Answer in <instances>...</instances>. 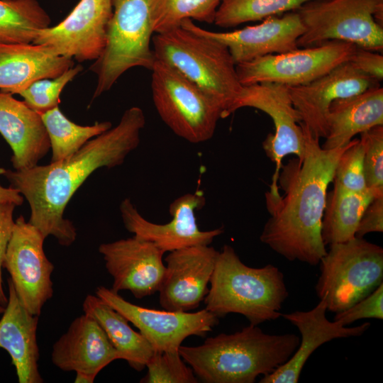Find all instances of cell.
Masks as SVG:
<instances>
[{"mask_svg": "<svg viewBox=\"0 0 383 383\" xmlns=\"http://www.w3.org/2000/svg\"><path fill=\"white\" fill-rule=\"evenodd\" d=\"M145 125L142 109L132 106L115 127L90 139L70 157L23 170L0 168V174L28 201V222L45 238L52 235L60 245L70 246L77 238L74 224L64 217L70 200L95 170L122 165L139 145Z\"/></svg>", "mask_w": 383, "mask_h": 383, "instance_id": "1", "label": "cell"}, {"mask_svg": "<svg viewBox=\"0 0 383 383\" xmlns=\"http://www.w3.org/2000/svg\"><path fill=\"white\" fill-rule=\"evenodd\" d=\"M300 125L305 139L304 159H291L282 165L278 182L284 194L265 199L270 217L260 240L289 261L316 265L327 252L321 224L328 187L349 143L324 149L319 139L301 123Z\"/></svg>", "mask_w": 383, "mask_h": 383, "instance_id": "2", "label": "cell"}, {"mask_svg": "<svg viewBox=\"0 0 383 383\" xmlns=\"http://www.w3.org/2000/svg\"><path fill=\"white\" fill-rule=\"evenodd\" d=\"M294 333L268 334L250 324L234 333H220L179 353L194 373L206 383H253L287 362L297 349Z\"/></svg>", "mask_w": 383, "mask_h": 383, "instance_id": "3", "label": "cell"}, {"mask_svg": "<svg viewBox=\"0 0 383 383\" xmlns=\"http://www.w3.org/2000/svg\"><path fill=\"white\" fill-rule=\"evenodd\" d=\"M210 284L204 299L206 309L218 318L241 314L254 326L279 318L289 296L278 267L271 264L249 267L228 245L218 252Z\"/></svg>", "mask_w": 383, "mask_h": 383, "instance_id": "4", "label": "cell"}, {"mask_svg": "<svg viewBox=\"0 0 383 383\" xmlns=\"http://www.w3.org/2000/svg\"><path fill=\"white\" fill-rule=\"evenodd\" d=\"M156 60L169 64L196 84L221 109L223 118L238 96L240 84L228 48L187 26L152 38Z\"/></svg>", "mask_w": 383, "mask_h": 383, "instance_id": "5", "label": "cell"}, {"mask_svg": "<svg viewBox=\"0 0 383 383\" xmlns=\"http://www.w3.org/2000/svg\"><path fill=\"white\" fill-rule=\"evenodd\" d=\"M106 47L89 70L97 77L92 100L110 90L133 67L151 70L155 57L150 0H112Z\"/></svg>", "mask_w": 383, "mask_h": 383, "instance_id": "6", "label": "cell"}, {"mask_svg": "<svg viewBox=\"0 0 383 383\" xmlns=\"http://www.w3.org/2000/svg\"><path fill=\"white\" fill-rule=\"evenodd\" d=\"M315 289L327 311L338 313L383 284V249L363 238L334 243L321 258Z\"/></svg>", "mask_w": 383, "mask_h": 383, "instance_id": "7", "label": "cell"}, {"mask_svg": "<svg viewBox=\"0 0 383 383\" xmlns=\"http://www.w3.org/2000/svg\"><path fill=\"white\" fill-rule=\"evenodd\" d=\"M296 11L305 28L299 48L341 40L382 52L383 0H313Z\"/></svg>", "mask_w": 383, "mask_h": 383, "instance_id": "8", "label": "cell"}, {"mask_svg": "<svg viewBox=\"0 0 383 383\" xmlns=\"http://www.w3.org/2000/svg\"><path fill=\"white\" fill-rule=\"evenodd\" d=\"M150 70L152 101L162 121L189 143L210 140L223 118L218 104L169 64L155 59Z\"/></svg>", "mask_w": 383, "mask_h": 383, "instance_id": "9", "label": "cell"}, {"mask_svg": "<svg viewBox=\"0 0 383 383\" xmlns=\"http://www.w3.org/2000/svg\"><path fill=\"white\" fill-rule=\"evenodd\" d=\"M356 48L351 43L330 40L240 63L236 65V72L243 86L260 83L304 85L348 62Z\"/></svg>", "mask_w": 383, "mask_h": 383, "instance_id": "10", "label": "cell"}, {"mask_svg": "<svg viewBox=\"0 0 383 383\" xmlns=\"http://www.w3.org/2000/svg\"><path fill=\"white\" fill-rule=\"evenodd\" d=\"M244 107L259 109L273 121L274 132L267 135L262 148L275 164L272 184L265 196L277 197L280 194L278 179L283 158L288 155H295L301 161L304 157L305 139L299 114L293 105L287 87L277 83L243 86L231 107L230 115Z\"/></svg>", "mask_w": 383, "mask_h": 383, "instance_id": "11", "label": "cell"}, {"mask_svg": "<svg viewBox=\"0 0 383 383\" xmlns=\"http://www.w3.org/2000/svg\"><path fill=\"white\" fill-rule=\"evenodd\" d=\"M45 239L38 228L23 216H18L3 262L21 302L30 313L38 316L53 294L54 265L45 253Z\"/></svg>", "mask_w": 383, "mask_h": 383, "instance_id": "12", "label": "cell"}, {"mask_svg": "<svg viewBox=\"0 0 383 383\" xmlns=\"http://www.w3.org/2000/svg\"><path fill=\"white\" fill-rule=\"evenodd\" d=\"M95 294L133 323L155 351L177 352L185 338L204 336L218 318L206 309L197 312L160 311L133 304L103 286Z\"/></svg>", "mask_w": 383, "mask_h": 383, "instance_id": "13", "label": "cell"}, {"mask_svg": "<svg viewBox=\"0 0 383 383\" xmlns=\"http://www.w3.org/2000/svg\"><path fill=\"white\" fill-rule=\"evenodd\" d=\"M206 204L202 191L187 193L175 199L169 206L172 218L163 223H155L145 219L129 198L120 204V211L126 228L133 235L150 241L165 252L204 245L223 233V228L211 231L199 229L195 212Z\"/></svg>", "mask_w": 383, "mask_h": 383, "instance_id": "14", "label": "cell"}, {"mask_svg": "<svg viewBox=\"0 0 383 383\" xmlns=\"http://www.w3.org/2000/svg\"><path fill=\"white\" fill-rule=\"evenodd\" d=\"M112 13V0H80L57 25L38 30L33 43L79 62L94 61L106 47Z\"/></svg>", "mask_w": 383, "mask_h": 383, "instance_id": "15", "label": "cell"}, {"mask_svg": "<svg viewBox=\"0 0 383 383\" xmlns=\"http://www.w3.org/2000/svg\"><path fill=\"white\" fill-rule=\"evenodd\" d=\"M218 254L214 248L204 245L170 252L158 290L165 310L189 311L199 306L209 292Z\"/></svg>", "mask_w": 383, "mask_h": 383, "instance_id": "16", "label": "cell"}, {"mask_svg": "<svg viewBox=\"0 0 383 383\" xmlns=\"http://www.w3.org/2000/svg\"><path fill=\"white\" fill-rule=\"evenodd\" d=\"M99 252L113 277V291L128 290L138 299L158 292L165 271V252L154 243L133 235L102 243Z\"/></svg>", "mask_w": 383, "mask_h": 383, "instance_id": "17", "label": "cell"}, {"mask_svg": "<svg viewBox=\"0 0 383 383\" xmlns=\"http://www.w3.org/2000/svg\"><path fill=\"white\" fill-rule=\"evenodd\" d=\"M379 85L378 81L360 72L348 61L310 83L287 87L300 123L320 139L327 135L328 109L334 101Z\"/></svg>", "mask_w": 383, "mask_h": 383, "instance_id": "18", "label": "cell"}, {"mask_svg": "<svg viewBox=\"0 0 383 383\" xmlns=\"http://www.w3.org/2000/svg\"><path fill=\"white\" fill-rule=\"evenodd\" d=\"M181 26L223 44L236 65L297 49V40L305 30L296 11L287 12L282 17L269 16L260 24L231 32L208 30L198 26L191 19L184 20Z\"/></svg>", "mask_w": 383, "mask_h": 383, "instance_id": "19", "label": "cell"}, {"mask_svg": "<svg viewBox=\"0 0 383 383\" xmlns=\"http://www.w3.org/2000/svg\"><path fill=\"white\" fill-rule=\"evenodd\" d=\"M326 301L320 299L317 305L309 311L282 313L281 316L298 328L301 338L290 359L273 372L263 376L259 382H298L305 363L321 345L335 338L360 336L370 326L368 322L353 327L342 326L337 321H329L326 318Z\"/></svg>", "mask_w": 383, "mask_h": 383, "instance_id": "20", "label": "cell"}, {"mask_svg": "<svg viewBox=\"0 0 383 383\" xmlns=\"http://www.w3.org/2000/svg\"><path fill=\"white\" fill-rule=\"evenodd\" d=\"M51 359L63 371L96 377L106 366L121 357L97 321L84 313L54 343Z\"/></svg>", "mask_w": 383, "mask_h": 383, "instance_id": "21", "label": "cell"}, {"mask_svg": "<svg viewBox=\"0 0 383 383\" xmlns=\"http://www.w3.org/2000/svg\"><path fill=\"white\" fill-rule=\"evenodd\" d=\"M8 302L0 319V348L10 355L19 383H42L38 370V316L22 304L10 278Z\"/></svg>", "mask_w": 383, "mask_h": 383, "instance_id": "22", "label": "cell"}, {"mask_svg": "<svg viewBox=\"0 0 383 383\" xmlns=\"http://www.w3.org/2000/svg\"><path fill=\"white\" fill-rule=\"evenodd\" d=\"M0 133L11 147L14 170L38 165L50 149L41 114L9 93L0 91Z\"/></svg>", "mask_w": 383, "mask_h": 383, "instance_id": "23", "label": "cell"}, {"mask_svg": "<svg viewBox=\"0 0 383 383\" xmlns=\"http://www.w3.org/2000/svg\"><path fill=\"white\" fill-rule=\"evenodd\" d=\"M74 64L47 45L0 43V91L18 94L38 79L60 76Z\"/></svg>", "mask_w": 383, "mask_h": 383, "instance_id": "24", "label": "cell"}, {"mask_svg": "<svg viewBox=\"0 0 383 383\" xmlns=\"http://www.w3.org/2000/svg\"><path fill=\"white\" fill-rule=\"evenodd\" d=\"M377 126H383V88L380 85L331 104L328 133L322 148L343 147L355 135Z\"/></svg>", "mask_w": 383, "mask_h": 383, "instance_id": "25", "label": "cell"}, {"mask_svg": "<svg viewBox=\"0 0 383 383\" xmlns=\"http://www.w3.org/2000/svg\"><path fill=\"white\" fill-rule=\"evenodd\" d=\"M82 309L100 325L122 360L137 371L146 367L155 350L140 333L129 326L123 316L96 295L88 294Z\"/></svg>", "mask_w": 383, "mask_h": 383, "instance_id": "26", "label": "cell"}, {"mask_svg": "<svg viewBox=\"0 0 383 383\" xmlns=\"http://www.w3.org/2000/svg\"><path fill=\"white\" fill-rule=\"evenodd\" d=\"M376 196H379L370 189L355 192L334 186L327 194L322 218L321 235L325 245L355 238L364 211Z\"/></svg>", "mask_w": 383, "mask_h": 383, "instance_id": "27", "label": "cell"}, {"mask_svg": "<svg viewBox=\"0 0 383 383\" xmlns=\"http://www.w3.org/2000/svg\"><path fill=\"white\" fill-rule=\"evenodd\" d=\"M49 14L37 0H0V43H33L35 33L50 26Z\"/></svg>", "mask_w": 383, "mask_h": 383, "instance_id": "28", "label": "cell"}, {"mask_svg": "<svg viewBox=\"0 0 383 383\" xmlns=\"http://www.w3.org/2000/svg\"><path fill=\"white\" fill-rule=\"evenodd\" d=\"M41 117L50 140L52 162L70 157L90 139L112 127L110 121L79 126L68 119L59 106L41 114Z\"/></svg>", "mask_w": 383, "mask_h": 383, "instance_id": "29", "label": "cell"}, {"mask_svg": "<svg viewBox=\"0 0 383 383\" xmlns=\"http://www.w3.org/2000/svg\"><path fill=\"white\" fill-rule=\"evenodd\" d=\"M221 0H150L153 33L179 27L186 19L213 23Z\"/></svg>", "mask_w": 383, "mask_h": 383, "instance_id": "30", "label": "cell"}, {"mask_svg": "<svg viewBox=\"0 0 383 383\" xmlns=\"http://www.w3.org/2000/svg\"><path fill=\"white\" fill-rule=\"evenodd\" d=\"M313 0H221L213 23L221 28L263 20L297 10Z\"/></svg>", "mask_w": 383, "mask_h": 383, "instance_id": "31", "label": "cell"}, {"mask_svg": "<svg viewBox=\"0 0 383 383\" xmlns=\"http://www.w3.org/2000/svg\"><path fill=\"white\" fill-rule=\"evenodd\" d=\"M83 70L80 65L73 66L52 79H41L33 82L17 94L32 110L43 114L60 103V94L65 87Z\"/></svg>", "mask_w": 383, "mask_h": 383, "instance_id": "32", "label": "cell"}, {"mask_svg": "<svg viewBox=\"0 0 383 383\" xmlns=\"http://www.w3.org/2000/svg\"><path fill=\"white\" fill-rule=\"evenodd\" d=\"M335 187L355 192L368 189L364 167V148L360 139H353L341 154L333 179Z\"/></svg>", "mask_w": 383, "mask_h": 383, "instance_id": "33", "label": "cell"}, {"mask_svg": "<svg viewBox=\"0 0 383 383\" xmlns=\"http://www.w3.org/2000/svg\"><path fill=\"white\" fill-rule=\"evenodd\" d=\"M143 383H196L192 369L186 365L179 351H155L146 367Z\"/></svg>", "mask_w": 383, "mask_h": 383, "instance_id": "34", "label": "cell"}, {"mask_svg": "<svg viewBox=\"0 0 383 383\" xmlns=\"http://www.w3.org/2000/svg\"><path fill=\"white\" fill-rule=\"evenodd\" d=\"M364 148V167L367 189L383 195V126L360 133Z\"/></svg>", "mask_w": 383, "mask_h": 383, "instance_id": "35", "label": "cell"}, {"mask_svg": "<svg viewBox=\"0 0 383 383\" xmlns=\"http://www.w3.org/2000/svg\"><path fill=\"white\" fill-rule=\"evenodd\" d=\"M363 318H383V284L350 307L335 313L333 321L347 326Z\"/></svg>", "mask_w": 383, "mask_h": 383, "instance_id": "36", "label": "cell"}, {"mask_svg": "<svg viewBox=\"0 0 383 383\" xmlns=\"http://www.w3.org/2000/svg\"><path fill=\"white\" fill-rule=\"evenodd\" d=\"M16 206L13 203L0 204V305L4 306L8 302V297L3 287L1 269L15 223L13 212Z\"/></svg>", "mask_w": 383, "mask_h": 383, "instance_id": "37", "label": "cell"}, {"mask_svg": "<svg viewBox=\"0 0 383 383\" xmlns=\"http://www.w3.org/2000/svg\"><path fill=\"white\" fill-rule=\"evenodd\" d=\"M349 62L358 71L379 82L383 79V55L376 51L357 47Z\"/></svg>", "mask_w": 383, "mask_h": 383, "instance_id": "38", "label": "cell"}, {"mask_svg": "<svg viewBox=\"0 0 383 383\" xmlns=\"http://www.w3.org/2000/svg\"><path fill=\"white\" fill-rule=\"evenodd\" d=\"M383 232V195L374 197L364 211L355 232L363 238L370 233Z\"/></svg>", "mask_w": 383, "mask_h": 383, "instance_id": "39", "label": "cell"}, {"mask_svg": "<svg viewBox=\"0 0 383 383\" xmlns=\"http://www.w3.org/2000/svg\"><path fill=\"white\" fill-rule=\"evenodd\" d=\"M96 376L85 372H76L74 379L75 383H92L94 382Z\"/></svg>", "mask_w": 383, "mask_h": 383, "instance_id": "40", "label": "cell"}, {"mask_svg": "<svg viewBox=\"0 0 383 383\" xmlns=\"http://www.w3.org/2000/svg\"><path fill=\"white\" fill-rule=\"evenodd\" d=\"M5 306L0 305V315L3 313Z\"/></svg>", "mask_w": 383, "mask_h": 383, "instance_id": "41", "label": "cell"}]
</instances>
